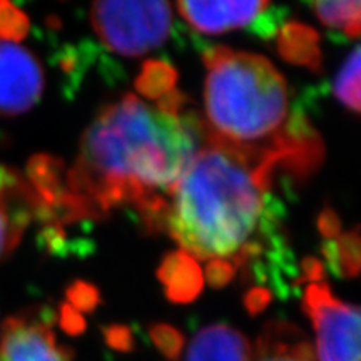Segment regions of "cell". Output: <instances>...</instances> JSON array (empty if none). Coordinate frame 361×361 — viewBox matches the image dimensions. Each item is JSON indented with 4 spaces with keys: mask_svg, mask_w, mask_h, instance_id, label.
Here are the masks:
<instances>
[{
    "mask_svg": "<svg viewBox=\"0 0 361 361\" xmlns=\"http://www.w3.org/2000/svg\"><path fill=\"white\" fill-rule=\"evenodd\" d=\"M0 361H72V353L42 319L13 316L2 328Z\"/></svg>",
    "mask_w": 361,
    "mask_h": 361,
    "instance_id": "ba28073f",
    "label": "cell"
},
{
    "mask_svg": "<svg viewBox=\"0 0 361 361\" xmlns=\"http://www.w3.org/2000/svg\"><path fill=\"white\" fill-rule=\"evenodd\" d=\"M178 82V72L169 62L152 59V61L144 62L141 72L135 78L134 87L139 94L152 101H161L168 94L176 90Z\"/></svg>",
    "mask_w": 361,
    "mask_h": 361,
    "instance_id": "2e32d148",
    "label": "cell"
},
{
    "mask_svg": "<svg viewBox=\"0 0 361 361\" xmlns=\"http://www.w3.org/2000/svg\"><path fill=\"white\" fill-rule=\"evenodd\" d=\"M186 361H252V346L236 328L211 324L192 338Z\"/></svg>",
    "mask_w": 361,
    "mask_h": 361,
    "instance_id": "30bf717a",
    "label": "cell"
},
{
    "mask_svg": "<svg viewBox=\"0 0 361 361\" xmlns=\"http://www.w3.org/2000/svg\"><path fill=\"white\" fill-rule=\"evenodd\" d=\"M303 310L313 323L316 361H360V310L333 295L324 279L305 290Z\"/></svg>",
    "mask_w": 361,
    "mask_h": 361,
    "instance_id": "5b68a950",
    "label": "cell"
},
{
    "mask_svg": "<svg viewBox=\"0 0 361 361\" xmlns=\"http://www.w3.org/2000/svg\"><path fill=\"white\" fill-rule=\"evenodd\" d=\"M204 142L201 116L178 90L156 106L135 94L109 104L85 129L74 164L64 168L49 228L129 206L149 233H159L171 189Z\"/></svg>",
    "mask_w": 361,
    "mask_h": 361,
    "instance_id": "6da1fadb",
    "label": "cell"
},
{
    "mask_svg": "<svg viewBox=\"0 0 361 361\" xmlns=\"http://www.w3.org/2000/svg\"><path fill=\"white\" fill-rule=\"evenodd\" d=\"M29 20L8 0H0V39L4 42H19L27 35Z\"/></svg>",
    "mask_w": 361,
    "mask_h": 361,
    "instance_id": "ac0fdd59",
    "label": "cell"
},
{
    "mask_svg": "<svg viewBox=\"0 0 361 361\" xmlns=\"http://www.w3.org/2000/svg\"><path fill=\"white\" fill-rule=\"evenodd\" d=\"M45 85L42 64L19 44L0 40V116H19L40 101Z\"/></svg>",
    "mask_w": 361,
    "mask_h": 361,
    "instance_id": "8992f818",
    "label": "cell"
},
{
    "mask_svg": "<svg viewBox=\"0 0 361 361\" xmlns=\"http://www.w3.org/2000/svg\"><path fill=\"white\" fill-rule=\"evenodd\" d=\"M281 57L290 64L318 72L322 66V40L316 30L303 24H288L281 29L278 40Z\"/></svg>",
    "mask_w": 361,
    "mask_h": 361,
    "instance_id": "4fadbf2b",
    "label": "cell"
},
{
    "mask_svg": "<svg viewBox=\"0 0 361 361\" xmlns=\"http://www.w3.org/2000/svg\"><path fill=\"white\" fill-rule=\"evenodd\" d=\"M252 361H316L311 341L288 322H269L252 350Z\"/></svg>",
    "mask_w": 361,
    "mask_h": 361,
    "instance_id": "8fae6325",
    "label": "cell"
},
{
    "mask_svg": "<svg viewBox=\"0 0 361 361\" xmlns=\"http://www.w3.org/2000/svg\"><path fill=\"white\" fill-rule=\"evenodd\" d=\"M323 255L326 263L331 266L340 276H358L361 255L358 228H353L348 233H340L333 239H324Z\"/></svg>",
    "mask_w": 361,
    "mask_h": 361,
    "instance_id": "5bb4252c",
    "label": "cell"
},
{
    "mask_svg": "<svg viewBox=\"0 0 361 361\" xmlns=\"http://www.w3.org/2000/svg\"><path fill=\"white\" fill-rule=\"evenodd\" d=\"M151 340L156 345V348L171 361H176L180 356V351L184 348V336L178 329L171 324L159 323L151 328Z\"/></svg>",
    "mask_w": 361,
    "mask_h": 361,
    "instance_id": "d6986e66",
    "label": "cell"
},
{
    "mask_svg": "<svg viewBox=\"0 0 361 361\" xmlns=\"http://www.w3.org/2000/svg\"><path fill=\"white\" fill-rule=\"evenodd\" d=\"M90 24L111 52L135 57L169 39L173 8L169 0H94Z\"/></svg>",
    "mask_w": 361,
    "mask_h": 361,
    "instance_id": "277c9868",
    "label": "cell"
},
{
    "mask_svg": "<svg viewBox=\"0 0 361 361\" xmlns=\"http://www.w3.org/2000/svg\"><path fill=\"white\" fill-rule=\"evenodd\" d=\"M335 96L350 111H360V47L355 45L335 78Z\"/></svg>",
    "mask_w": 361,
    "mask_h": 361,
    "instance_id": "e0dca14e",
    "label": "cell"
},
{
    "mask_svg": "<svg viewBox=\"0 0 361 361\" xmlns=\"http://www.w3.org/2000/svg\"><path fill=\"white\" fill-rule=\"evenodd\" d=\"M157 278L164 286L166 296L179 305L196 300L204 286V274L200 263L183 250L171 252L162 259Z\"/></svg>",
    "mask_w": 361,
    "mask_h": 361,
    "instance_id": "7c38bea8",
    "label": "cell"
},
{
    "mask_svg": "<svg viewBox=\"0 0 361 361\" xmlns=\"http://www.w3.org/2000/svg\"><path fill=\"white\" fill-rule=\"evenodd\" d=\"M67 300H69V306H72L75 311L82 313V311H92L96 310V306L101 301L99 291L92 284L79 281L67 290Z\"/></svg>",
    "mask_w": 361,
    "mask_h": 361,
    "instance_id": "ffe728a7",
    "label": "cell"
},
{
    "mask_svg": "<svg viewBox=\"0 0 361 361\" xmlns=\"http://www.w3.org/2000/svg\"><path fill=\"white\" fill-rule=\"evenodd\" d=\"M40 216V202L19 173L0 166V258L19 245L32 218Z\"/></svg>",
    "mask_w": 361,
    "mask_h": 361,
    "instance_id": "9c48e42d",
    "label": "cell"
},
{
    "mask_svg": "<svg viewBox=\"0 0 361 361\" xmlns=\"http://www.w3.org/2000/svg\"><path fill=\"white\" fill-rule=\"evenodd\" d=\"M206 141L268 162L295 180L323 164L324 146L273 62L231 47L204 52Z\"/></svg>",
    "mask_w": 361,
    "mask_h": 361,
    "instance_id": "3957f363",
    "label": "cell"
},
{
    "mask_svg": "<svg viewBox=\"0 0 361 361\" xmlns=\"http://www.w3.org/2000/svg\"><path fill=\"white\" fill-rule=\"evenodd\" d=\"M318 228H319V233L323 234L324 239L336 238L338 234H340V228H341L340 218H338V214L335 213V211L326 207V209H324L323 213L319 214Z\"/></svg>",
    "mask_w": 361,
    "mask_h": 361,
    "instance_id": "d4e9b609",
    "label": "cell"
},
{
    "mask_svg": "<svg viewBox=\"0 0 361 361\" xmlns=\"http://www.w3.org/2000/svg\"><path fill=\"white\" fill-rule=\"evenodd\" d=\"M236 268L231 263H226V261H209L206 264V271L202 274H206L207 283L214 288H223L226 284H229L236 276Z\"/></svg>",
    "mask_w": 361,
    "mask_h": 361,
    "instance_id": "44dd1931",
    "label": "cell"
},
{
    "mask_svg": "<svg viewBox=\"0 0 361 361\" xmlns=\"http://www.w3.org/2000/svg\"><path fill=\"white\" fill-rule=\"evenodd\" d=\"M269 301H271V291L264 286L255 288V290H251L245 298L246 310L250 311L251 314L261 313V311L269 305Z\"/></svg>",
    "mask_w": 361,
    "mask_h": 361,
    "instance_id": "cb8c5ba5",
    "label": "cell"
},
{
    "mask_svg": "<svg viewBox=\"0 0 361 361\" xmlns=\"http://www.w3.org/2000/svg\"><path fill=\"white\" fill-rule=\"evenodd\" d=\"M268 162L206 141L171 189L162 233L196 261H226L284 290L293 271Z\"/></svg>",
    "mask_w": 361,
    "mask_h": 361,
    "instance_id": "7a4b0ae2",
    "label": "cell"
},
{
    "mask_svg": "<svg viewBox=\"0 0 361 361\" xmlns=\"http://www.w3.org/2000/svg\"><path fill=\"white\" fill-rule=\"evenodd\" d=\"M106 343L117 351H130L134 346L133 333L128 326H121V324H114L106 329Z\"/></svg>",
    "mask_w": 361,
    "mask_h": 361,
    "instance_id": "7402d4cb",
    "label": "cell"
},
{
    "mask_svg": "<svg viewBox=\"0 0 361 361\" xmlns=\"http://www.w3.org/2000/svg\"><path fill=\"white\" fill-rule=\"evenodd\" d=\"M61 326L64 329L66 333H69V335L75 336V335H80V333H84L85 329V322L82 318V314L79 313V311H75L72 306L69 305H64L61 308Z\"/></svg>",
    "mask_w": 361,
    "mask_h": 361,
    "instance_id": "603a6c76",
    "label": "cell"
},
{
    "mask_svg": "<svg viewBox=\"0 0 361 361\" xmlns=\"http://www.w3.org/2000/svg\"><path fill=\"white\" fill-rule=\"evenodd\" d=\"M319 22L328 29L343 30L348 37H360V0H311Z\"/></svg>",
    "mask_w": 361,
    "mask_h": 361,
    "instance_id": "9a60e30c",
    "label": "cell"
},
{
    "mask_svg": "<svg viewBox=\"0 0 361 361\" xmlns=\"http://www.w3.org/2000/svg\"><path fill=\"white\" fill-rule=\"evenodd\" d=\"M269 0H178L189 27L201 34L218 35L258 24Z\"/></svg>",
    "mask_w": 361,
    "mask_h": 361,
    "instance_id": "52a82bcc",
    "label": "cell"
}]
</instances>
